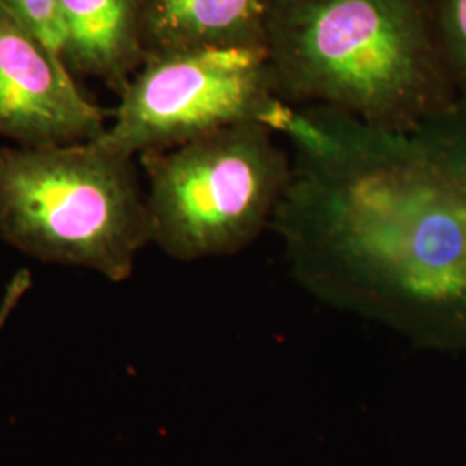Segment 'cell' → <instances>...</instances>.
<instances>
[{
	"instance_id": "1",
	"label": "cell",
	"mask_w": 466,
	"mask_h": 466,
	"mask_svg": "<svg viewBox=\"0 0 466 466\" xmlns=\"http://www.w3.org/2000/svg\"><path fill=\"white\" fill-rule=\"evenodd\" d=\"M337 142L292 157L271 228L292 277L317 299L466 350V106L406 130L335 109Z\"/></svg>"
},
{
	"instance_id": "7",
	"label": "cell",
	"mask_w": 466,
	"mask_h": 466,
	"mask_svg": "<svg viewBox=\"0 0 466 466\" xmlns=\"http://www.w3.org/2000/svg\"><path fill=\"white\" fill-rule=\"evenodd\" d=\"M271 4L273 0H140L144 54L267 47Z\"/></svg>"
},
{
	"instance_id": "9",
	"label": "cell",
	"mask_w": 466,
	"mask_h": 466,
	"mask_svg": "<svg viewBox=\"0 0 466 466\" xmlns=\"http://www.w3.org/2000/svg\"><path fill=\"white\" fill-rule=\"evenodd\" d=\"M433 30L456 100L466 106V0H431Z\"/></svg>"
},
{
	"instance_id": "8",
	"label": "cell",
	"mask_w": 466,
	"mask_h": 466,
	"mask_svg": "<svg viewBox=\"0 0 466 466\" xmlns=\"http://www.w3.org/2000/svg\"><path fill=\"white\" fill-rule=\"evenodd\" d=\"M63 61L117 92L144 63L140 0H57Z\"/></svg>"
},
{
	"instance_id": "5",
	"label": "cell",
	"mask_w": 466,
	"mask_h": 466,
	"mask_svg": "<svg viewBox=\"0 0 466 466\" xmlns=\"http://www.w3.org/2000/svg\"><path fill=\"white\" fill-rule=\"evenodd\" d=\"M119 94L113 123L96 140L128 157L259 123L277 96L263 46L147 56Z\"/></svg>"
},
{
	"instance_id": "4",
	"label": "cell",
	"mask_w": 466,
	"mask_h": 466,
	"mask_svg": "<svg viewBox=\"0 0 466 466\" xmlns=\"http://www.w3.org/2000/svg\"><path fill=\"white\" fill-rule=\"evenodd\" d=\"M150 244L180 261L238 254L271 228L292 157L258 123L138 156Z\"/></svg>"
},
{
	"instance_id": "3",
	"label": "cell",
	"mask_w": 466,
	"mask_h": 466,
	"mask_svg": "<svg viewBox=\"0 0 466 466\" xmlns=\"http://www.w3.org/2000/svg\"><path fill=\"white\" fill-rule=\"evenodd\" d=\"M134 159L97 140L0 147V237L44 263L125 282L150 244Z\"/></svg>"
},
{
	"instance_id": "6",
	"label": "cell",
	"mask_w": 466,
	"mask_h": 466,
	"mask_svg": "<svg viewBox=\"0 0 466 466\" xmlns=\"http://www.w3.org/2000/svg\"><path fill=\"white\" fill-rule=\"evenodd\" d=\"M106 128L65 61L0 7V137L49 147L96 140Z\"/></svg>"
},
{
	"instance_id": "2",
	"label": "cell",
	"mask_w": 466,
	"mask_h": 466,
	"mask_svg": "<svg viewBox=\"0 0 466 466\" xmlns=\"http://www.w3.org/2000/svg\"><path fill=\"white\" fill-rule=\"evenodd\" d=\"M271 84L292 104H319L406 130L456 102L431 0H273Z\"/></svg>"
},
{
	"instance_id": "10",
	"label": "cell",
	"mask_w": 466,
	"mask_h": 466,
	"mask_svg": "<svg viewBox=\"0 0 466 466\" xmlns=\"http://www.w3.org/2000/svg\"><path fill=\"white\" fill-rule=\"evenodd\" d=\"M0 7L63 59V26L57 0H0Z\"/></svg>"
},
{
	"instance_id": "11",
	"label": "cell",
	"mask_w": 466,
	"mask_h": 466,
	"mask_svg": "<svg viewBox=\"0 0 466 466\" xmlns=\"http://www.w3.org/2000/svg\"><path fill=\"white\" fill-rule=\"evenodd\" d=\"M30 273L26 269L19 271L16 277L11 280V283L7 285V290L4 294V299L0 302V330L4 327V323L7 321V318L13 315L15 308L17 306L19 299L23 298V294L30 289Z\"/></svg>"
}]
</instances>
